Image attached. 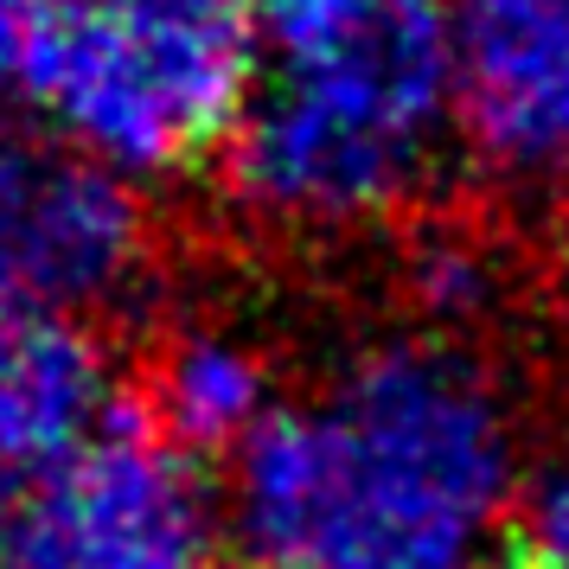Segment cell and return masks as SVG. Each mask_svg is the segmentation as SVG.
Segmentation results:
<instances>
[{
	"mask_svg": "<svg viewBox=\"0 0 569 569\" xmlns=\"http://www.w3.org/2000/svg\"><path fill=\"white\" fill-rule=\"evenodd\" d=\"M262 569H480L525 499L512 390L461 339H371L237 448Z\"/></svg>",
	"mask_w": 569,
	"mask_h": 569,
	"instance_id": "6da1fadb",
	"label": "cell"
},
{
	"mask_svg": "<svg viewBox=\"0 0 569 569\" xmlns=\"http://www.w3.org/2000/svg\"><path fill=\"white\" fill-rule=\"evenodd\" d=\"M262 64L231 134L224 186L276 231H359L410 199L448 129V13L371 0L262 20Z\"/></svg>",
	"mask_w": 569,
	"mask_h": 569,
	"instance_id": "7a4b0ae2",
	"label": "cell"
},
{
	"mask_svg": "<svg viewBox=\"0 0 569 569\" xmlns=\"http://www.w3.org/2000/svg\"><path fill=\"white\" fill-rule=\"evenodd\" d=\"M257 32L262 0H32L13 83L71 154L148 180L231 134Z\"/></svg>",
	"mask_w": 569,
	"mask_h": 569,
	"instance_id": "3957f363",
	"label": "cell"
},
{
	"mask_svg": "<svg viewBox=\"0 0 569 569\" xmlns=\"http://www.w3.org/2000/svg\"><path fill=\"white\" fill-rule=\"evenodd\" d=\"M0 569H218V518L167 441L116 422L78 461L0 492Z\"/></svg>",
	"mask_w": 569,
	"mask_h": 569,
	"instance_id": "277c9868",
	"label": "cell"
},
{
	"mask_svg": "<svg viewBox=\"0 0 569 569\" xmlns=\"http://www.w3.org/2000/svg\"><path fill=\"white\" fill-rule=\"evenodd\" d=\"M154 257V218L134 180L64 141L0 134V313L83 320L116 308Z\"/></svg>",
	"mask_w": 569,
	"mask_h": 569,
	"instance_id": "5b68a950",
	"label": "cell"
},
{
	"mask_svg": "<svg viewBox=\"0 0 569 569\" xmlns=\"http://www.w3.org/2000/svg\"><path fill=\"white\" fill-rule=\"evenodd\" d=\"M448 116L506 180L569 173V0H461L448 13Z\"/></svg>",
	"mask_w": 569,
	"mask_h": 569,
	"instance_id": "8992f818",
	"label": "cell"
},
{
	"mask_svg": "<svg viewBox=\"0 0 569 569\" xmlns=\"http://www.w3.org/2000/svg\"><path fill=\"white\" fill-rule=\"evenodd\" d=\"M122 378L83 320L0 313V492L78 461L116 429Z\"/></svg>",
	"mask_w": 569,
	"mask_h": 569,
	"instance_id": "52a82bcc",
	"label": "cell"
},
{
	"mask_svg": "<svg viewBox=\"0 0 569 569\" xmlns=\"http://www.w3.org/2000/svg\"><path fill=\"white\" fill-rule=\"evenodd\" d=\"M148 403L167 448L180 455H237L276 410L269 397V359L257 339H243L224 320H186L160 339L148 371Z\"/></svg>",
	"mask_w": 569,
	"mask_h": 569,
	"instance_id": "ba28073f",
	"label": "cell"
},
{
	"mask_svg": "<svg viewBox=\"0 0 569 569\" xmlns=\"http://www.w3.org/2000/svg\"><path fill=\"white\" fill-rule=\"evenodd\" d=\"M506 288H512V269L487 231L429 224L403 250V295L422 313V333L436 339H461L473 327H487L506 308Z\"/></svg>",
	"mask_w": 569,
	"mask_h": 569,
	"instance_id": "9c48e42d",
	"label": "cell"
},
{
	"mask_svg": "<svg viewBox=\"0 0 569 569\" xmlns=\"http://www.w3.org/2000/svg\"><path fill=\"white\" fill-rule=\"evenodd\" d=\"M518 550L525 569H569V461L543 467L518 499Z\"/></svg>",
	"mask_w": 569,
	"mask_h": 569,
	"instance_id": "30bf717a",
	"label": "cell"
},
{
	"mask_svg": "<svg viewBox=\"0 0 569 569\" xmlns=\"http://www.w3.org/2000/svg\"><path fill=\"white\" fill-rule=\"evenodd\" d=\"M27 13L32 0H0V90L20 71V39H27Z\"/></svg>",
	"mask_w": 569,
	"mask_h": 569,
	"instance_id": "8fae6325",
	"label": "cell"
},
{
	"mask_svg": "<svg viewBox=\"0 0 569 569\" xmlns=\"http://www.w3.org/2000/svg\"><path fill=\"white\" fill-rule=\"evenodd\" d=\"M557 186H563V211H569V173H563V180H557Z\"/></svg>",
	"mask_w": 569,
	"mask_h": 569,
	"instance_id": "7c38bea8",
	"label": "cell"
}]
</instances>
